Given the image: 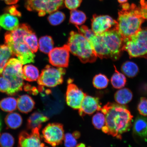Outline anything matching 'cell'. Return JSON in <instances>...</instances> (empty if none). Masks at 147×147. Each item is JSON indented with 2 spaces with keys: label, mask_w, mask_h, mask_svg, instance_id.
Here are the masks:
<instances>
[{
  "label": "cell",
  "mask_w": 147,
  "mask_h": 147,
  "mask_svg": "<svg viewBox=\"0 0 147 147\" xmlns=\"http://www.w3.org/2000/svg\"><path fill=\"white\" fill-rule=\"evenodd\" d=\"M105 117V124L102 131L119 139L128 131L131 126L133 116L124 105L108 102L101 111Z\"/></svg>",
  "instance_id": "cell-1"
},
{
  "label": "cell",
  "mask_w": 147,
  "mask_h": 147,
  "mask_svg": "<svg viewBox=\"0 0 147 147\" xmlns=\"http://www.w3.org/2000/svg\"><path fill=\"white\" fill-rule=\"evenodd\" d=\"M97 57L118 60L123 50V38L117 29L94 34L88 40Z\"/></svg>",
  "instance_id": "cell-2"
},
{
  "label": "cell",
  "mask_w": 147,
  "mask_h": 147,
  "mask_svg": "<svg viewBox=\"0 0 147 147\" xmlns=\"http://www.w3.org/2000/svg\"><path fill=\"white\" fill-rule=\"evenodd\" d=\"M119 12L117 30L124 39L133 35L140 30L145 20L141 16L138 7L127 3L121 4Z\"/></svg>",
  "instance_id": "cell-3"
},
{
  "label": "cell",
  "mask_w": 147,
  "mask_h": 147,
  "mask_svg": "<svg viewBox=\"0 0 147 147\" xmlns=\"http://www.w3.org/2000/svg\"><path fill=\"white\" fill-rule=\"evenodd\" d=\"M27 34L23 29H17L7 32L5 36V45L10 49L12 55L17 57L22 64L34 62L35 57L24 41V36Z\"/></svg>",
  "instance_id": "cell-4"
},
{
  "label": "cell",
  "mask_w": 147,
  "mask_h": 147,
  "mask_svg": "<svg viewBox=\"0 0 147 147\" xmlns=\"http://www.w3.org/2000/svg\"><path fill=\"white\" fill-rule=\"evenodd\" d=\"M67 45L70 52L82 63H93L96 60L97 57L90 43L80 33L71 31Z\"/></svg>",
  "instance_id": "cell-5"
},
{
  "label": "cell",
  "mask_w": 147,
  "mask_h": 147,
  "mask_svg": "<svg viewBox=\"0 0 147 147\" xmlns=\"http://www.w3.org/2000/svg\"><path fill=\"white\" fill-rule=\"evenodd\" d=\"M22 65L16 58L11 59L5 65L3 75L10 82L11 86L7 94L14 95L22 90L24 84Z\"/></svg>",
  "instance_id": "cell-6"
},
{
  "label": "cell",
  "mask_w": 147,
  "mask_h": 147,
  "mask_svg": "<svg viewBox=\"0 0 147 147\" xmlns=\"http://www.w3.org/2000/svg\"><path fill=\"white\" fill-rule=\"evenodd\" d=\"M123 40V50L130 58L147 59V27L141 28L136 34Z\"/></svg>",
  "instance_id": "cell-7"
},
{
  "label": "cell",
  "mask_w": 147,
  "mask_h": 147,
  "mask_svg": "<svg viewBox=\"0 0 147 147\" xmlns=\"http://www.w3.org/2000/svg\"><path fill=\"white\" fill-rule=\"evenodd\" d=\"M65 72V69L63 68L55 67L47 65L42 71L38 80V83L40 87H56L63 82Z\"/></svg>",
  "instance_id": "cell-8"
},
{
  "label": "cell",
  "mask_w": 147,
  "mask_h": 147,
  "mask_svg": "<svg viewBox=\"0 0 147 147\" xmlns=\"http://www.w3.org/2000/svg\"><path fill=\"white\" fill-rule=\"evenodd\" d=\"M64 0H27L25 8L29 11H36L39 16L56 11L63 4Z\"/></svg>",
  "instance_id": "cell-9"
},
{
  "label": "cell",
  "mask_w": 147,
  "mask_h": 147,
  "mask_svg": "<svg viewBox=\"0 0 147 147\" xmlns=\"http://www.w3.org/2000/svg\"><path fill=\"white\" fill-rule=\"evenodd\" d=\"M45 142L53 147L61 144L64 137L63 125L59 123L47 125L42 131Z\"/></svg>",
  "instance_id": "cell-10"
},
{
  "label": "cell",
  "mask_w": 147,
  "mask_h": 147,
  "mask_svg": "<svg viewBox=\"0 0 147 147\" xmlns=\"http://www.w3.org/2000/svg\"><path fill=\"white\" fill-rule=\"evenodd\" d=\"M91 22V30L95 34H102L112 29H117V22L109 16L94 15Z\"/></svg>",
  "instance_id": "cell-11"
},
{
  "label": "cell",
  "mask_w": 147,
  "mask_h": 147,
  "mask_svg": "<svg viewBox=\"0 0 147 147\" xmlns=\"http://www.w3.org/2000/svg\"><path fill=\"white\" fill-rule=\"evenodd\" d=\"M69 52L67 45L55 48L49 54V63L57 67H67L69 64Z\"/></svg>",
  "instance_id": "cell-12"
},
{
  "label": "cell",
  "mask_w": 147,
  "mask_h": 147,
  "mask_svg": "<svg viewBox=\"0 0 147 147\" xmlns=\"http://www.w3.org/2000/svg\"><path fill=\"white\" fill-rule=\"evenodd\" d=\"M86 95L78 86L72 83L71 80H69L66 94V100L68 105L74 109L79 110Z\"/></svg>",
  "instance_id": "cell-13"
},
{
  "label": "cell",
  "mask_w": 147,
  "mask_h": 147,
  "mask_svg": "<svg viewBox=\"0 0 147 147\" xmlns=\"http://www.w3.org/2000/svg\"><path fill=\"white\" fill-rule=\"evenodd\" d=\"M40 130L38 128H35L32 130L30 134L22 131L18 138V147H45V144L42 142Z\"/></svg>",
  "instance_id": "cell-14"
},
{
  "label": "cell",
  "mask_w": 147,
  "mask_h": 147,
  "mask_svg": "<svg viewBox=\"0 0 147 147\" xmlns=\"http://www.w3.org/2000/svg\"><path fill=\"white\" fill-rule=\"evenodd\" d=\"M102 107L98 98L86 95L78 110L79 113L81 117L86 115H91L95 112L100 111Z\"/></svg>",
  "instance_id": "cell-15"
},
{
  "label": "cell",
  "mask_w": 147,
  "mask_h": 147,
  "mask_svg": "<svg viewBox=\"0 0 147 147\" xmlns=\"http://www.w3.org/2000/svg\"><path fill=\"white\" fill-rule=\"evenodd\" d=\"M18 109L21 113H27L32 111L35 107L34 101L32 97L27 95H23L18 97L17 100Z\"/></svg>",
  "instance_id": "cell-16"
},
{
  "label": "cell",
  "mask_w": 147,
  "mask_h": 147,
  "mask_svg": "<svg viewBox=\"0 0 147 147\" xmlns=\"http://www.w3.org/2000/svg\"><path fill=\"white\" fill-rule=\"evenodd\" d=\"M19 25V21L16 16L8 13L0 16V26L7 30H13Z\"/></svg>",
  "instance_id": "cell-17"
},
{
  "label": "cell",
  "mask_w": 147,
  "mask_h": 147,
  "mask_svg": "<svg viewBox=\"0 0 147 147\" xmlns=\"http://www.w3.org/2000/svg\"><path fill=\"white\" fill-rule=\"evenodd\" d=\"M48 117L41 113L35 112L33 113L27 120V127L29 129L32 130L36 128L41 129L42 123L49 121Z\"/></svg>",
  "instance_id": "cell-18"
},
{
  "label": "cell",
  "mask_w": 147,
  "mask_h": 147,
  "mask_svg": "<svg viewBox=\"0 0 147 147\" xmlns=\"http://www.w3.org/2000/svg\"><path fill=\"white\" fill-rule=\"evenodd\" d=\"M133 131L136 135L143 138H147V117L139 116L134 122Z\"/></svg>",
  "instance_id": "cell-19"
},
{
  "label": "cell",
  "mask_w": 147,
  "mask_h": 147,
  "mask_svg": "<svg viewBox=\"0 0 147 147\" xmlns=\"http://www.w3.org/2000/svg\"><path fill=\"white\" fill-rule=\"evenodd\" d=\"M133 97L132 92L127 88H121L116 92L115 94V101L121 105L128 103L131 100Z\"/></svg>",
  "instance_id": "cell-20"
},
{
  "label": "cell",
  "mask_w": 147,
  "mask_h": 147,
  "mask_svg": "<svg viewBox=\"0 0 147 147\" xmlns=\"http://www.w3.org/2000/svg\"><path fill=\"white\" fill-rule=\"evenodd\" d=\"M23 74L24 80L29 82L36 81L40 76L39 71L37 68L32 64L24 66Z\"/></svg>",
  "instance_id": "cell-21"
},
{
  "label": "cell",
  "mask_w": 147,
  "mask_h": 147,
  "mask_svg": "<svg viewBox=\"0 0 147 147\" xmlns=\"http://www.w3.org/2000/svg\"><path fill=\"white\" fill-rule=\"evenodd\" d=\"M5 122L7 127L16 129L21 126L23 119L19 113H9L5 117Z\"/></svg>",
  "instance_id": "cell-22"
},
{
  "label": "cell",
  "mask_w": 147,
  "mask_h": 147,
  "mask_svg": "<svg viewBox=\"0 0 147 147\" xmlns=\"http://www.w3.org/2000/svg\"><path fill=\"white\" fill-rule=\"evenodd\" d=\"M38 48L42 53L49 54L54 49V42L51 37L45 36L41 37L38 42Z\"/></svg>",
  "instance_id": "cell-23"
},
{
  "label": "cell",
  "mask_w": 147,
  "mask_h": 147,
  "mask_svg": "<svg viewBox=\"0 0 147 147\" xmlns=\"http://www.w3.org/2000/svg\"><path fill=\"white\" fill-rule=\"evenodd\" d=\"M115 72L111 78L112 86L115 89H120L126 85V78L125 75L117 70L114 66Z\"/></svg>",
  "instance_id": "cell-24"
},
{
  "label": "cell",
  "mask_w": 147,
  "mask_h": 147,
  "mask_svg": "<svg viewBox=\"0 0 147 147\" xmlns=\"http://www.w3.org/2000/svg\"><path fill=\"white\" fill-rule=\"evenodd\" d=\"M121 71L124 75L129 78H133L138 74L139 67L136 64L130 61L123 63L121 67Z\"/></svg>",
  "instance_id": "cell-25"
},
{
  "label": "cell",
  "mask_w": 147,
  "mask_h": 147,
  "mask_svg": "<svg viewBox=\"0 0 147 147\" xmlns=\"http://www.w3.org/2000/svg\"><path fill=\"white\" fill-rule=\"evenodd\" d=\"M12 55L11 51L8 46L5 44L0 45V75Z\"/></svg>",
  "instance_id": "cell-26"
},
{
  "label": "cell",
  "mask_w": 147,
  "mask_h": 147,
  "mask_svg": "<svg viewBox=\"0 0 147 147\" xmlns=\"http://www.w3.org/2000/svg\"><path fill=\"white\" fill-rule=\"evenodd\" d=\"M87 20L86 14L82 11L78 10H71L70 12L69 23L75 26H79L84 24Z\"/></svg>",
  "instance_id": "cell-27"
},
{
  "label": "cell",
  "mask_w": 147,
  "mask_h": 147,
  "mask_svg": "<svg viewBox=\"0 0 147 147\" xmlns=\"http://www.w3.org/2000/svg\"><path fill=\"white\" fill-rule=\"evenodd\" d=\"M17 107V100L13 97H7L0 101V108L3 111L12 112L16 110Z\"/></svg>",
  "instance_id": "cell-28"
},
{
  "label": "cell",
  "mask_w": 147,
  "mask_h": 147,
  "mask_svg": "<svg viewBox=\"0 0 147 147\" xmlns=\"http://www.w3.org/2000/svg\"><path fill=\"white\" fill-rule=\"evenodd\" d=\"M24 40L33 53H34L37 51L38 49V41L34 31L24 36Z\"/></svg>",
  "instance_id": "cell-29"
},
{
  "label": "cell",
  "mask_w": 147,
  "mask_h": 147,
  "mask_svg": "<svg viewBox=\"0 0 147 147\" xmlns=\"http://www.w3.org/2000/svg\"><path fill=\"white\" fill-rule=\"evenodd\" d=\"M109 80L105 75L99 74L95 75L93 80V85L97 89H102L107 87Z\"/></svg>",
  "instance_id": "cell-30"
},
{
  "label": "cell",
  "mask_w": 147,
  "mask_h": 147,
  "mask_svg": "<svg viewBox=\"0 0 147 147\" xmlns=\"http://www.w3.org/2000/svg\"><path fill=\"white\" fill-rule=\"evenodd\" d=\"M47 20L51 25L53 26L59 25L64 21L65 16L63 12L56 11L50 14Z\"/></svg>",
  "instance_id": "cell-31"
},
{
  "label": "cell",
  "mask_w": 147,
  "mask_h": 147,
  "mask_svg": "<svg viewBox=\"0 0 147 147\" xmlns=\"http://www.w3.org/2000/svg\"><path fill=\"white\" fill-rule=\"evenodd\" d=\"M92 122L95 128L100 129L105 124V116L102 113L98 112L93 115Z\"/></svg>",
  "instance_id": "cell-32"
},
{
  "label": "cell",
  "mask_w": 147,
  "mask_h": 147,
  "mask_svg": "<svg viewBox=\"0 0 147 147\" xmlns=\"http://www.w3.org/2000/svg\"><path fill=\"white\" fill-rule=\"evenodd\" d=\"M14 138L8 133L2 134L0 138V146L1 147H13L14 144Z\"/></svg>",
  "instance_id": "cell-33"
},
{
  "label": "cell",
  "mask_w": 147,
  "mask_h": 147,
  "mask_svg": "<svg viewBox=\"0 0 147 147\" xmlns=\"http://www.w3.org/2000/svg\"><path fill=\"white\" fill-rule=\"evenodd\" d=\"M139 113L143 116H147V98L141 97L138 106Z\"/></svg>",
  "instance_id": "cell-34"
},
{
  "label": "cell",
  "mask_w": 147,
  "mask_h": 147,
  "mask_svg": "<svg viewBox=\"0 0 147 147\" xmlns=\"http://www.w3.org/2000/svg\"><path fill=\"white\" fill-rule=\"evenodd\" d=\"M64 140L66 147H75L77 146L76 139L70 133H68L64 135Z\"/></svg>",
  "instance_id": "cell-35"
},
{
  "label": "cell",
  "mask_w": 147,
  "mask_h": 147,
  "mask_svg": "<svg viewBox=\"0 0 147 147\" xmlns=\"http://www.w3.org/2000/svg\"><path fill=\"white\" fill-rule=\"evenodd\" d=\"M10 82L3 76L0 77V91L3 93L8 92L10 89Z\"/></svg>",
  "instance_id": "cell-36"
},
{
  "label": "cell",
  "mask_w": 147,
  "mask_h": 147,
  "mask_svg": "<svg viewBox=\"0 0 147 147\" xmlns=\"http://www.w3.org/2000/svg\"><path fill=\"white\" fill-rule=\"evenodd\" d=\"M82 0H64L66 7L71 10H75L80 6Z\"/></svg>",
  "instance_id": "cell-37"
},
{
  "label": "cell",
  "mask_w": 147,
  "mask_h": 147,
  "mask_svg": "<svg viewBox=\"0 0 147 147\" xmlns=\"http://www.w3.org/2000/svg\"><path fill=\"white\" fill-rule=\"evenodd\" d=\"M140 4L138 7L140 13L145 20H147V2L145 0H141Z\"/></svg>",
  "instance_id": "cell-38"
},
{
  "label": "cell",
  "mask_w": 147,
  "mask_h": 147,
  "mask_svg": "<svg viewBox=\"0 0 147 147\" xmlns=\"http://www.w3.org/2000/svg\"><path fill=\"white\" fill-rule=\"evenodd\" d=\"M6 12L12 15L21 17V13L17 10V7L15 5L8 7L6 9Z\"/></svg>",
  "instance_id": "cell-39"
},
{
  "label": "cell",
  "mask_w": 147,
  "mask_h": 147,
  "mask_svg": "<svg viewBox=\"0 0 147 147\" xmlns=\"http://www.w3.org/2000/svg\"><path fill=\"white\" fill-rule=\"evenodd\" d=\"M6 4L8 5H13L17 3L19 0H3Z\"/></svg>",
  "instance_id": "cell-40"
},
{
  "label": "cell",
  "mask_w": 147,
  "mask_h": 147,
  "mask_svg": "<svg viewBox=\"0 0 147 147\" xmlns=\"http://www.w3.org/2000/svg\"><path fill=\"white\" fill-rule=\"evenodd\" d=\"M72 135L76 139L79 138L80 136V132L78 131H75L74 132Z\"/></svg>",
  "instance_id": "cell-41"
},
{
  "label": "cell",
  "mask_w": 147,
  "mask_h": 147,
  "mask_svg": "<svg viewBox=\"0 0 147 147\" xmlns=\"http://www.w3.org/2000/svg\"><path fill=\"white\" fill-rule=\"evenodd\" d=\"M76 147H86L85 145L83 144V143H80L78 145H77Z\"/></svg>",
  "instance_id": "cell-42"
},
{
  "label": "cell",
  "mask_w": 147,
  "mask_h": 147,
  "mask_svg": "<svg viewBox=\"0 0 147 147\" xmlns=\"http://www.w3.org/2000/svg\"><path fill=\"white\" fill-rule=\"evenodd\" d=\"M128 1V0H118V1L119 3L121 4H123L127 2V1Z\"/></svg>",
  "instance_id": "cell-43"
},
{
  "label": "cell",
  "mask_w": 147,
  "mask_h": 147,
  "mask_svg": "<svg viewBox=\"0 0 147 147\" xmlns=\"http://www.w3.org/2000/svg\"></svg>",
  "instance_id": "cell-44"
},
{
  "label": "cell",
  "mask_w": 147,
  "mask_h": 147,
  "mask_svg": "<svg viewBox=\"0 0 147 147\" xmlns=\"http://www.w3.org/2000/svg\"></svg>",
  "instance_id": "cell-45"
}]
</instances>
